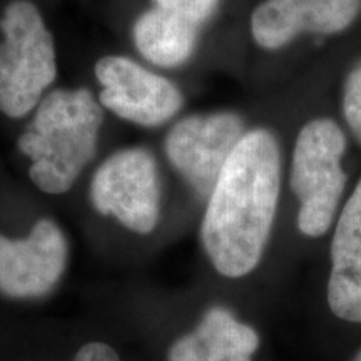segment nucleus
Segmentation results:
<instances>
[{
	"mask_svg": "<svg viewBox=\"0 0 361 361\" xmlns=\"http://www.w3.org/2000/svg\"><path fill=\"white\" fill-rule=\"evenodd\" d=\"M245 134V121L234 111L180 114L166 128L162 156L171 171L204 201Z\"/></svg>",
	"mask_w": 361,
	"mask_h": 361,
	"instance_id": "nucleus-7",
	"label": "nucleus"
},
{
	"mask_svg": "<svg viewBox=\"0 0 361 361\" xmlns=\"http://www.w3.org/2000/svg\"><path fill=\"white\" fill-rule=\"evenodd\" d=\"M259 336L223 306L209 308L194 331L169 348L168 361H252Z\"/></svg>",
	"mask_w": 361,
	"mask_h": 361,
	"instance_id": "nucleus-12",
	"label": "nucleus"
},
{
	"mask_svg": "<svg viewBox=\"0 0 361 361\" xmlns=\"http://www.w3.org/2000/svg\"><path fill=\"white\" fill-rule=\"evenodd\" d=\"M328 305L338 318L361 323V179L346 201L331 241Z\"/></svg>",
	"mask_w": 361,
	"mask_h": 361,
	"instance_id": "nucleus-10",
	"label": "nucleus"
},
{
	"mask_svg": "<svg viewBox=\"0 0 361 361\" xmlns=\"http://www.w3.org/2000/svg\"><path fill=\"white\" fill-rule=\"evenodd\" d=\"M200 27L189 24L159 7L139 13L130 27L135 57L161 72L179 71L196 56L201 40Z\"/></svg>",
	"mask_w": 361,
	"mask_h": 361,
	"instance_id": "nucleus-11",
	"label": "nucleus"
},
{
	"mask_svg": "<svg viewBox=\"0 0 361 361\" xmlns=\"http://www.w3.org/2000/svg\"><path fill=\"white\" fill-rule=\"evenodd\" d=\"M162 197L161 162L156 152L142 144L114 149L90 173V207L130 233L147 236L154 231L161 221Z\"/></svg>",
	"mask_w": 361,
	"mask_h": 361,
	"instance_id": "nucleus-4",
	"label": "nucleus"
},
{
	"mask_svg": "<svg viewBox=\"0 0 361 361\" xmlns=\"http://www.w3.org/2000/svg\"><path fill=\"white\" fill-rule=\"evenodd\" d=\"M343 112L356 141L361 144V62L356 64L345 80Z\"/></svg>",
	"mask_w": 361,
	"mask_h": 361,
	"instance_id": "nucleus-14",
	"label": "nucleus"
},
{
	"mask_svg": "<svg viewBox=\"0 0 361 361\" xmlns=\"http://www.w3.org/2000/svg\"><path fill=\"white\" fill-rule=\"evenodd\" d=\"M69 241L62 226L40 218L22 238L0 234V295L8 300L47 296L64 278Z\"/></svg>",
	"mask_w": 361,
	"mask_h": 361,
	"instance_id": "nucleus-8",
	"label": "nucleus"
},
{
	"mask_svg": "<svg viewBox=\"0 0 361 361\" xmlns=\"http://www.w3.org/2000/svg\"><path fill=\"white\" fill-rule=\"evenodd\" d=\"M345 149V134L328 117L310 121L298 134L290 186L300 201L298 229L305 236H323L333 223L346 184L341 168Z\"/></svg>",
	"mask_w": 361,
	"mask_h": 361,
	"instance_id": "nucleus-6",
	"label": "nucleus"
},
{
	"mask_svg": "<svg viewBox=\"0 0 361 361\" xmlns=\"http://www.w3.org/2000/svg\"><path fill=\"white\" fill-rule=\"evenodd\" d=\"M154 7L174 13L202 29L214 17L221 0H152Z\"/></svg>",
	"mask_w": 361,
	"mask_h": 361,
	"instance_id": "nucleus-13",
	"label": "nucleus"
},
{
	"mask_svg": "<svg viewBox=\"0 0 361 361\" xmlns=\"http://www.w3.org/2000/svg\"><path fill=\"white\" fill-rule=\"evenodd\" d=\"M283 162L276 135L247 129L204 200L200 238L213 268L243 278L259 264L276 219Z\"/></svg>",
	"mask_w": 361,
	"mask_h": 361,
	"instance_id": "nucleus-1",
	"label": "nucleus"
},
{
	"mask_svg": "<svg viewBox=\"0 0 361 361\" xmlns=\"http://www.w3.org/2000/svg\"><path fill=\"white\" fill-rule=\"evenodd\" d=\"M92 78L106 114L133 128L166 129L186 106V94L174 79L129 54L99 56Z\"/></svg>",
	"mask_w": 361,
	"mask_h": 361,
	"instance_id": "nucleus-5",
	"label": "nucleus"
},
{
	"mask_svg": "<svg viewBox=\"0 0 361 361\" xmlns=\"http://www.w3.org/2000/svg\"><path fill=\"white\" fill-rule=\"evenodd\" d=\"M355 361H361V351L358 353V356H356V358H355Z\"/></svg>",
	"mask_w": 361,
	"mask_h": 361,
	"instance_id": "nucleus-16",
	"label": "nucleus"
},
{
	"mask_svg": "<svg viewBox=\"0 0 361 361\" xmlns=\"http://www.w3.org/2000/svg\"><path fill=\"white\" fill-rule=\"evenodd\" d=\"M106 111L94 89L57 85L29 116L17 149L29 162L27 176L45 196H64L96 159Z\"/></svg>",
	"mask_w": 361,
	"mask_h": 361,
	"instance_id": "nucleus-2",
	"label": "nucleus"
},
{
	"mask_svg": "<svg viewBox=\"0 0 361 361\" xmlns=\"http://www.w3.org/2000/svg\"><path fill=\"white\" fill-rule=\"evenodd\" d=\"M0 34V114L25 119L57 87L61 59L56 37L30 0L7 4Z\"/></svg>",
	"mask_w": 361,
	"mask_h": 361,
	"instance_id": "nucleus-3",
	"label": "nucleus"
},
{
	"mask_svg": "<svg viewBox=\"0 0 361 361\" xmlns=\"http://www.w3.org/2000/svg\"><path fill=\"white\" fill-rule=\"evenodd\" d=\"M74 361H121L117 351L107 343L92 341L78 351Z\"/></svg>",
	"mask_w": 361,
	"mask_h": 361,
	"instance_id": "nucleus-15",
	"label": "nucleus"
},
{
	"mask_svg": "<svg viewBox=\"0 0 361 361\" xmlns=\"http://www.w3.org/2000/svg\"><path fill=\"white\" fill-rule=\"evenodd\" d=\"M361 0H264L251 13V35L264 51H279L301 34H336L351 25Z\"/></svg>",
	"mask_w": 361,
	"mask_h": 361,
	"instance_id": "nucleus-9",
	"label": "nucleus"
}]
</instances>
